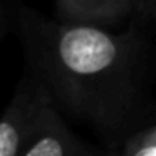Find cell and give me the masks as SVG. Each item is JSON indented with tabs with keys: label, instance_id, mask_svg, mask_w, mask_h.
<instances>
[{
	"label": "cell",
	"instance_id": "6da1fadb",
	"mask_svg": "<svg viewBox=\"0 0 156 156\" xmlns=\"http://www.w3.org/2000/svg\"><path fill=\"white\" fill-rule=\"evenodd\" d=\"M16 31L56 107L104 134L113 151L156 111L147 104V51L134 27L115 33L24 5Z\"/></svg>",
	"mask_w": 156,
	"mask_h": 156
},
{
	"label": "cell",
	"instance_id": "7a4b0ae2",
	"mask_svg": "<svg viewBox=\"0 0 156 156\" xmlns=\"http://www.w3.org/2000/svg\"><path fill=\"white\" fill-rule=\"evenodd\" d=\"M51 94L42 78L27 66L0 118V156H22L26 142Z\"/></svg>",
	"mask_w": 156,
	"mask_h": 156
},
{
	"label": "cell",
	"instance_id": "3957f363",
	"mask_svg": "<svg viewBox=\"0 0 156 156\" xmlns=\"http://www.w3.org/2000/svg\"><path fill=\"white\" fill-rule=\"evenodd\" d=\"M22 156H100L69 131L53 98L44 105ZM105 156V154H102Z\"/></svg>",
	"mask_w": 156,
	"mask_h": 156
},
{
	"label": "cell",
	"instance_id": "277c9868",
	"mask_svg": "<svg viewBox=\"0 0 156 156\" xmlns=\"http://www.w3.org/2000/svg\"><path fill=\"white\" fill-rule=\"evenodd\" d=\"M134 11L131 0H56L60 20L113 27Z\"/></svg>",
	"mask_w": 156,
	"mask_h": 156
},
{
	"label": "cell",
	"instance_id": "5b68a950",
	"mask_svg": "<svg viewBox=\"0 0 156 156\" xmlns=\"http://www.w3.org/2000/svg\"><path fill=\"white\" fill-rule=\"evenodd\" d=\"M105 156H156V111L138 131H134L118 149Z\"/></svg>",
	"mask_w": 156,
	"mask_h": 156
},
{
	"label": "cell",
	"instance_id": "8992f818",
	"mask_svg": "<svg viewBox=\"0 0 156 156\" xmlns=\"http://www.w3.org/2000/svg\"><path fill=\"white\" fill-rule=\"evenodd\" d=\"M22 9V0H0V42L11 29H16Z\"/></svg>",
	"mask_w": 156,
	"mask_h": 156
},
{
	"label": "cell",
	"instance_id": "52a82bcc",
	"mask_svg": "<svg viewBox=\"0 0 156 156\" xmlns=\"http://www.w3.org/2000/svg\"><path fill=\"white\" fill-rule=\"evenodd\" d=\"M134 11L147 16L149 20H153L156 24V0H138Z\"/></svg>",
	"mask_w": 156,
	"mask_h": 156
},
{
	"label": "cell",
	"instance_id": "ba28073f",
	"mask_svg": "<svg viewBox=\"0 0 156 156\" xmlns=\"http://www.w3.org/2000/svg\"><path fill=\"white\" fill-rule=\"evenodd\" d=\"M131 2H133V4H134V7H136V2H138V0H131Z\"/></svg>",
	"mask_w": 156,
	"mask_h": 156
}]
</instances>
